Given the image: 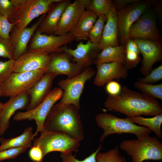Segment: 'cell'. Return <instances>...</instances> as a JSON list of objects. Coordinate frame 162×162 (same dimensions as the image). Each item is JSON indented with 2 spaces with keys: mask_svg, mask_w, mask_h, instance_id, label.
Masks as SVG:
<instances>
[{
  "mask_svg": "<svg viewBox=\"0 0 162 162\" xmlns=\"http://www.w3.org/2000/svg\"><path fill=\"white\" fill-rule=\"evenodd\" d=\"M162 79V65L152 70L150 73L143 78H139L137 81L148 84H153Z\"/></svg>",
  "mask_w": 162,
  "mask_h": 162,
  "instance_id": "33",
  "label": "cell"
},
{
  "mask_svg": "<svg viewBox=\"0 0 162 162\" xmlns=\"http://www.w3.org/2000/svg\"><path fill=\"white\" fill-rule=\"evenodd\" d=\"M15 60L0 61V82L3 83L14 72Z\"/></svg>",
  "mask_w": 162,
  "mask_h": 162,
  "instance_id": "34",
  "label": "cell"
},
{
  "mask_svg": "<svg viewBox=\"0 0 162 162\" xmlns=\"http://www.w3.org/2000/svg\"><path fill=\"white\" fill-rule=\"evenodd\" d=\"M100 50L98 45L92 43L89 40L86 43L80 42L75 49L63 46L61 51L64 52L73 58L74 62L82 68L91 65Z\"/></svg>",
  "mask_w": 162,
  "mask_h": 162,
  "instance_id": "18",
  "label": "cell"
},
{
  "mask_svg": "<svg viewBox=\"0 0 162 162\" xmlns=\"http://www.w3.org/2000/svg\"><path fill=\"white\" fill-rule=\"evenodd\" d=\"M147 1H141L131 3L123 8L116 11L118 28V41L124 44L129 38L128 33L132 25L149 7Z\"/></svg>",
  "mask_w": 162,
  "mask_h": 162,
  "instance_id": "10",
  "label": "cell"
},
{
  "mask_svg": "<svg viewBox=\"0 0 162 162\" xmlns=\"http://www.w3.org/2000/svg\"><path fill=\"white\" fill-rule=\"evenodd\" d=\"M14 24L8 20L7 16L0 14V36L4 38L10 39V33L11 32Z\"/></svg>",
  "mask_w": 162,
  "mask_h": 162,
  "instance_id": "35",
  "label": "cell"
},
{
  "mask_svg": "<svg viewBox=\"0 0 162 162\" xmlns=\"http://www.w3.org/2000/svg\"><path fill=\"white\" fill-rule=\"evenodd\" d=\"M134 86L143 94L156 99L162 100V83L148 84L136 81Z\"/></svg>",
  "mask_w": 162,
  "mask_h": 162,
  "instance_id": "28",
  "label": "cell"
},
{
  "mask_svg": "<svg viewBox=\"0 0 162 162\" xmlns=\"http://www.w3.org/2000/svg\"><path fill=\"white\" fill-rule=\"evenodd\" d=\"M45 15L46 14L40 16V18L30 27H26L23 29L15 38L13 40H10L14 47V60H16L27 51L29 41Z\"/></svg>",
  "mask_w": 162,
  "mask_h": 162,
  "instance_id": "24",
  "label": "cell"
},
{
  "mask_svg": "<svg viewBox=\"0 0 162 162\" xmlns=\"http://www.w3.org/2000/svg\"><path fill=\"white\" fill-rule=\"evenodd\" d=\"M33 128L29 127L25 129L23 133L16 137L8 139L0 138V151L8 149L21 147L27 148L31 147L34 140Z\"/></svg>",
  "mask_w": 162,
  "mask_h": 162,
  "instance_id": "26",
  "label": "cell"
},
{
  "mask_svg": "<svg viewBox=\"0 0 162 162\" xmlns=\"http://www.w3.org/2000/svg\"><path fill=\"white\" fill-rule=\"evenodd\" d=\"M114 8L113 1L111 0H92L87 8L98 16L106 15Z\"/></svg>",
  "mask_w": 162,
  "mask_h": 162,
  "instance_id": "30",
  "label": "cell"
},
{
  "mask_svg": "<svg viewBox=\"0 0 162 162\" xmlns=\"http://www.w3.org/2000/svg\"><path fill=\"white\" fill-rule=\"evenodd\" d=\"M146 11L132 25L128 33L129 38L146 39L157 41L162 38L153 15Z\"/></svg>",
  "mask_w": 162,
  "mask_h": 162,
  "instance_id": "12",
  "label": "cell"
},
{
  "mask_svg": "<svg viewBox=\"0 0 162 162\" xmlns=\"http://www.w3.org/2000/svg\"><path fill=\"white\" fill-rule=\"evenodd\" d=\"M50 53L40 50H27L15 60L14 72L20 73L46 69Z\"/></svg>",
  "mask_w": 162,
  "mask_h": 162,
  "instance_id": "15",
  "label": "cell"
},
{
  "mask_svg": "<svg viewBox=\"0 0 162 162\" xmlns=\"http://www.w3.org/2000/svg\"><path fill=\"white\" fill-rule=\"evenodd\" d=\"M106 16V22L98 45L100 50L106 47L117 46L119 45L118 40V28L115 10L113 9Z\"/></svg>",
  "mask_w": 162,
  "mask_h": 162,
  "instance_id": "22",
  "label": "cell"
},
{
  "mask_svg": "<svg viewBox=\"0 0 162 162\" xmlns=\"http://www.w3.org/2000/svg\"><path fill=\"white\" fill-rule=\"evenodd\" d=\"M95 73L94 69L89 68L73 77L60 80L58 85L63 93L59 103L64 105H74L80 110V99L85 84Z\"/></svg>",
  "mask_w": 162,
  "mask_h": 162,
  "instance_id": "8",
  "label": "cell"
},
{
  "mask_svg": "<svg viewBox=\"0 0 162 162\" xmlns=\"http://www.w3.org/2000/svg\"><path fill=\"white\" fill-rule=\"evenodd\" d=\"M14 9L10 0H0V14L7 16L8 19L13 14Z\"/></svg>",
  "mask_w": 162,
  "mask_h": 162,
  "instance_id": "39",
  "label": "cell"
},
{
  "mask_svg": "<svg viewBox=\"0 0 162 162\" xmlns=\"http://www.w3.org/2000/svg\"><path fill=\"white\" fill-rule=\"evenodd\" d=\"M3 104H4L1 103L0 101V111H1L2 108V107L3 106Z\"/></svg>",
  "mask_w": 162,
  "mask_h": 162,
  "instance_id": "45",
  "label": "cell"
},
{
  "mask_svg": "<svg viewBox=\"0 0 162 162\" xmlns=\"http://www.w3.org/2000/svg\"><path fill=\"white\" fill-rule=\"evenodd\" d=\"M144 162H151L150 160H146L143 161Z\"/></svg>",
  "mask_w": 162,
  "mask_h": 162,
  "instance_id": "46",
  "label": "cell"
},
{
  "mask_svg": "<svg viewBox=\"0 0 162 162\" xmlns=\"http://www.w3.org/2000/svg\"><path fill=\"white\" fill-rule=\"evenodd\" d=\"M124 44L126 51L134 52L139 55L140 54L137 46L133 39L129 38Z\"/></svg>",
  "mask_w": 162,
  "mask_h": 162,
  "instance_id": "43",
  "label": "cell"
},
{
  "mask_svg": "<svg viewBox=\"0 0 162 162\" xmlns=\"http://www.w3.org/2000/svg\"><path fill=\"white\" fill-rule=\"evenodd\" d=\"M139 0H115L113 1L114 9L116 11L120 10L132 3Z\"/></svg>",
  "mask_w": 162,
  "mask_h": 162,
  "instance_id": "42",
  "label": "cell"
},
{
  "mask_svg": "<svg viewBox=\"0 0 162 162\" xmlns=\"http://www.w3.org/2000/svg\"><path fill=\"white\" fill-rule=\"evenodd\" d=\"M122 88L121 85L118 82L112 80L106 84L105 90L109 95L114 96L120 93Z\"/></svg>",
  "mask_w": 162,
  "mask_h": 162,
  "instance_id": "41",
  "label": "cell"
},
{
  "mask_svg": "<svg viewBox=\"0 0 162 162\" xmlns=\"http://www.w3.org/2000/svg\"><path fill=\"white\" fill-rule=\"evenodd\" d=\"M126 50L124 44L117 46H108L103 49L97 56L93 63L96 64L101 63L117 62L125 65Z\"/></svg>",
  "mask_w": 162,
  "mask_h": 162,
  "instance_id": "25",
  "label": "cell"
},
{
  "mask_svg": "<svg viewBox=\"0 0 162 162\" xmlns=\"http://www.w3.org/2000/svg\"><path fill=\"white\" fill-rule=\"evenodd\" d=\"M104 105L106 110L122 113L129 118L162 114V108L158 100L125 86L118 94L109 95Z\"/></svg>",
  "mask_w": 162,
  "mask_h": 162,
  "instance_id": "1",
  "label": "cell"
},
{
  "mask_svg": "<svg viewBox=\"0 0 162 162\" xmlns=\"http://www.w3.org/2000/svg\"><path fill=\"white\" fill-rule=\"evenodd\" d=\"M98 16L88 10H86L68 34L76 41L88 40L89 32Z\"/></svg>",
  "mask_w": 162,
  "mask_h": 162,
  "instance_id": "23",
  "label": "cell"
},
{
  "mask_svg": "<svg viewBox=\"0 0 162 162\" xmlns=\"http://www.w3.org/2000/svg\"><path fill=\"white\" fill-rule=\"evenodd\" d=\"M3 88V83L0 82V97L2 96Z\"/></svg>",
  "mask_w": 162,
  "mask_h": 162,
  "instance_id": "44",
  "label": "cell"
},
{
  "mask_svg": "<svg viewBox=\"0 0 162 162\" xmlns=\"http://www.w3.org/2000/svg\"><path fill=\"white\" fill-rule=\"evenodd\" d=\"M96 65L97 70L94 83L97 86L102 87L110 81H119L128 76V69L120 63H101Z\"/></svg>",
  "mask_w": 162,
  "mask_h": 162,
  "instance_id": "17",
  "label": "cell"
},
{
  "mask_svg": "<svg viewBox=\"0 0 162 162\" xmlns=\"http://www.w3.org/2000/svg\"><path fill=\"white\" fill-rule=\"evenodd\" d=\"M14 47L10 39L0 36V57L13 59Z\"/></svg>",
  "mask_w": 162,
  "mask_h": 162,
  "instance_id": "32",
  "label": "cell"
},
{
  "mask_svg": "<svg viewBox=\"0 0 162 162\" xmlns=\"http://www.w3.org/2000/svg\"><path fill=\"white\" fill-rule=\"evenodd\" d=\"M70 57L67 53L62 51L50 54L46 73H52L56 76L64 75L68 78L77 75L82 72V68L76 63L72 62Z\"/></svg>",
  "mask_w": 162,
  "mask_h": 162,
  "instance_id": "16",
  "label": "cell"
},
{
  "mask_svg": "<svg viewBox=\"0 0 162 162\" xmlns=\"http://www.w3.org/2000/svg\"><path fill=\"white\" fill-rule=\"evenodd\" d=\"M125 66L128 69L136 67L141 60L139 54L132 51H126Z\"/></svg>",
  "mask_w": 162,
  "mask_h": 162,
  "instance_id": "38",
  "label": "cell"
},
{
  "mask_svg": "<svg viewBox=\"0 0 162 162\" xmlns=\"http://www.w3.org/2000/svg\"><path fill=\"white\" fill-rule=\"evenodd\" d=\"M143 58L140 70L145 76L152 70L153 65L162 60V44L160 41L146 39H133Z\"/></svg>",
  "mask_w": 162,
  "mask_h": 162,
  "instance_id": "11",
  "label": "cell"
},
{
  "mask_svg": "<svg viewBox=\"0 0 162 162\" xmlns=\"http://www.w3.org/2000/svg\"><path fill=\"white\" fill-rule=\"evenodd\" d=\"M79 110L73 105L55 104L46 120L44 131L62 132L80 142L85 136Z\"/></svg>",
  "mask_w": 162,
  "mask_h": 162,
  "instance_id": "2",
  "label": "cell"
},
{
  "mask_svg": "<svg viewBox=\"0 0 162 162\" xmlns=\"http://www.w3.org/2000/svg\"><path fill=\"white\" fill-rule=\"evenodd\" d=\"M130 120L134 123L143 125L154 132L160 139L162 138L161 126L162 124V114L154 117L145 118L140 116L130 118Z\"/></svg>",
  "mask_w": 162,
  "mask_h": 162,
  "instance_id": "27",
  "label": "cell"
},
{
  "mask_svg": "<svg viewBox=\"0 0 162 162\" xmlns=\"http://www.w3.org/2000/svg\"><path fill=\"white\" fill-rule=\"evenodd\" d=\"M106 21V15H100L98 16L90 30L88 35V40L92 43L99 44Z\"/></svg>",
  "mask_w": 162,
  "mask_h": 162,
  "instance_id": "29",
  "label": "cell"
},
{
  "mask_svg": "<svg viewBox=\"0 0 162 162\" xmlns=\"http://www.w3.org/2000/svg\"><path fill=\"white\" fill-rule=\"evenodd\" d=\"M120 148L131 157V162L162 159V143L155 136L148 135L125 140L121 142Z\"/></svg>",
  "mask_w": 162,
  "mask_h": 162,
  "instance_id": "4",
  "label": "cell"
},
{
  "mask_svg": "<svg viewBox=\"0 0 162 162\" xmlns=\"http://www.w3.org/2000/svg\"><path fill=\"white\" fill-rule=\"evenodd\" d=\"M28 148L24 147L12 148L0 151V161L13 159L26 151Z\"/></svg>",
  "mask_w": 162,
  "mask_h": 162,
  "instance_id": "37",
  "label": "cell"
},
{
  "mask_svg": "<svg viewBox=\"0 0 162 162\" xmlns=\"http://www.w3.org/2000/svg\"><path fill=\"white\" fill-rule=\"evenodd\" d=\"M56 76L52 73H45L31 88L26 92L31 97L26 111L34 109L45 98L51 90L52 83Z\"/></svg>",
  "mask_w": 162,
  "mask_h": 162,
  "instance_id": "21",
  "label": "cell"
},
{
  "mask_svg": "<svg viewBox=\"0 0 162 162\" xmlns=\"http://www.w3.org/2000/svg\"><path fill=\"white\" fill-rule=\"evenodd\" d=\"M29 101L28 95L24 92L10 98L4 104L0 111V136L3 135L9 127L10 120L16 111L27 108Z\"/></svg>",
  "mask_w": 162,
  "mask_h": 162,
  "instance_id": "19",
  "label": "cell"
},
{
  "mask_svg": "<svg viewBox=\"0 0 162 162\" xmlns=\"http://www.w3.org/2000/svg\"><path fill=\"white\" fill-rule=\"evenodd\" d=\"M101 148V146H100L95 152L84 159L81 160H79L76 158L72 153L68 154L61 153L60 156L62 159V162H96V154Z\"/></svg>",
  "mask_w": 162,
  "mask_h": 162,
  "instance_id": "36",
  "label": "cell"
},
{
  "mask_svg": "<svg viewBox=\"0 0 162 162\" xmlns=\"http://www.w3.org/2000/svg\"><path fill=\"white\" fill-rule=\"evenodd\" d=\"M61 0L51 6L35 32L47 35L53 34L64 10L71 3Z\"/></svg>",
  "mask_w": 162,
  "mask_h": 162,
  "instance_id": "20",
  "label": "cell"
},
{
  "mask_svg": "<svg viewBox=\"0 0 162 162\" xmlns=\"http://www.w3.org/2000/svg\"><path fill=\"white\" fill-rule=\"evenodd\" d=\"M95 119L97 126L104 130L100 138V142L112 134H131L138 138L149 135L152 132L147 128L136 124L127 117L121 118L112 114L102 112L96 115Z\"/></svg>",
  "mask_w": 162,
  "mask_h": 162,
  "instance_id": "5",
  "label": "cell"
},
{
  "mask_svg": "<svg viewBox=\"0 0 162 162\" xmlns=\"http://www.w3.org/2000/svg\"><path fill=\"white\" fill-rule=\"evenodd\" d=\"M61 0H10L15 7L9 21L14 24L10 35L13 40L34 19L45 14L51 6Z\"/></svg>",
  "mask_w": 162,
  "mask_h": 162,
  "instance_id": "3",
  "label": "cell"
},
{
  "mask_svg": "<svg viewBox=\"0 0 162 162\" xmlns=\"http://www.w3.org/2000/svg\"><path fill=\"white\" fill-rule=\"evenodd\" d=\"M46 69L13 72L3 83L2 96L10 98L26 92L46 73Z\"/></svg>",
  "mask_w": 162,
  "mask_h": 162,
  "instance_id": "9",
  "label": "cell"
},
{
  "mask_svg": "<svg viewBox=\"0 0 162 162\" xmlns=\"http://www.w3.org/2000/svg\"><path fill=\"white\" fill-rule=\"evenodd\" d=\"M96 160V162H127L125 158L120 154L117 147L107 152H98Z\"/></svg>",
  "mask_w": 162,
  "mask_h": 162,
  "instance_id": "31",
  "label": "cell"
},
{
  "mask_svg": "<svg viewBox=\"0 0 162 162\" xmlns=\"http://www.w3.org/2000/svg\"><path fill=\"white\" fill-rule=\"evenodd\" d=\"M35 32L27 51L40 50L50 54L60 52L62 47L75 40L73 37L68 33L57 35Z\"/></svg>",
  "mask_w": 162,
  "mask_h": 162,
  "instance_id": "13",
  "label": "cell"
},
{
  "mask_svg": "<svg viewBox=\"0 0 162 162\" xmlns=\"http://www.w3.org/2000/svg\"><path fill=\"white\" fill-rule=\"evenodd\" d=\"M80 142L62 132L44 131L33 142V146H38L41 149L44 157L51 152H59L64 154L77 152Z\"/></svg>",
  "mask_w": 162,
  "mask_h": 162,
  "instance_id": "6",
  "label": "cell"
},
{
  "mask_svg": "<svg viewBox=\"0 0 162 162\" xmlns=\"http://www.w3.org/2000/svg\"><path fill=\"white\" fill-rule=\"evenodd\" d=\"M91 0H76L70 3L64 10L54 34H68L76 24L89 6Z\"/></svg>",
  "mask_w": 162,
  "mask_h": 162,
  "instance_id": "14",
  "label": "cell"
},
{
  "mask_svg": "<svg viewBox=\"0 0 162 162\" xmlns=\"http://www.w3.org/2000/svg\"><path fill=\"white\" fill-rule=\"evenodd\" d=\"M63 91L59 87H55L51 90L45 98L34 109L25 112H18L14 116L13 120L19 121L26 120H34L37 129L33 138L38 136L39 132L44 131L45 122L51 109L55 104L61 99Z\"/></svg>",
  "mask_w": 162,
  "mask_h": 162,
  "instance_id": "7",
  "label": "cell"
},
{
  "mask_svg": "<svg viewBox=\"0 0 162 162\" xmlns=\"http://www.w3.org/2000/svg\"><path fill=\"white\" fill-rule=\"evenodd\" d=\"M30 158L34 162H43L44 156L42 150L38 146L31 147L28 152Z\"/></svg>",
  "mask_w": 162,
  "mask_h": 162,
  "instance_id": "40",
  "label": "cell"
}]
</instances>
